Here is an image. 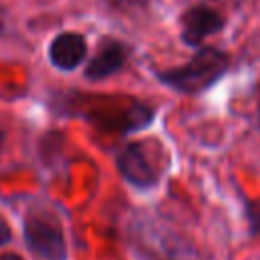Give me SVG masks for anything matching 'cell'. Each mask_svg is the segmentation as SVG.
Segmentation results:
<instances>
[{"mask_svg": "<svg viewBox=\"0 0 260 260\" xmlns=\"http://www.w3.org/2000/svg\"><path fill=\"white\" fill-rule=\"evenodd\" d=\"M230 67V55L217 47H199L195 55L179 67L156 71V79L173 91L185 95H199L211 89Z\"/></svg>", "mask_w": 260, "mask_h": 260, "instance_id": "1", "label": "cell"}, {"mask_svg": "<svg viewBox=\"0 0 260 260\" xmlns=\"http://www.w3.org/2000/svg\"><path fill=\"white\" fill-rule=\"evenodd\" d=\"M26 248L41 260H67V242L61 221L47 209H30L22 221Z\"/></svg>", "mask_w": 260, "mask_h": 260, "instance_id": "2", "label": "cell"}, {"mask_svg": "<svg viewBox=\"0 0 260 260\" xmlns=\"http://www.w3.org/2000/svg\"><path fill=\"white\" fill-rule=\"evenodd\" d=\"M116 167L122 175V179L132 185L138 191H146L158 185L160 171L152 162V156L144 142H128L122 150L116 154Z\"/></svg>", "mask_w": 260, "mask_h": 260, "instance_id": "3", "label": "cell"}, {"mask_svg": "<svg viewBox=\"0 0 260 260\" xmlns=\"http://www.w3.org/2000/svg\"><path fill=\"white\" fill-rule=\"evenodd\" d=\"M179 24H181V32H179L181 41L187 47L199 49L207 37L217 35L219 30H223L225 18L213 6L193 4L187 10H183V14L179 16Z\"/></svg>", "mask_w": 260, "mask_h": 260, "instance_id": "4", "label": "cell"}, {"mask_svg": "<svg viewBox=\"0 0 260 260\" xmlns=\"http://www.w3.org/2000/svg\"><path fill=\"white\" fill-rule=\"evenodd\" d=\"M128 59V47L118 39H102L93 57L87 61L83 75L89 81H102L118 73Z\"/></svg>", "mask_w": 260, "mask_h": 260, "instance_id": "5", "label": "cell"}, {"mask_svg": "<svg viewBox=\"0 0 260 260\" xmlns=\"http://www.w3.org/2000/svg\"><path fill=\"white\" fill-rule=\"evenodd\" d=\"M87 57V41L81 32L65 30L53 37L49 45V61L59 71H75Z\"/></svg>", "mask_w": 260, "mask_h": 260, "instance_id": "6", "label": "cell"}, {"mask_svg": "<svg viewBox=\"0 0 260 260\" xmlns=\"http://www.w3.org/2000/svg\"><path fill=\"white\" fill-rule=\"evenodd\" d=\"M154 116H156V112L152 106L142 104V102H134L126 110L118 112V116L114 118L110 128H116L120 134H132V132L148 128L154 122Z\"/></svg>", "mask_w": 260, "mask_h": 260, "instance_id": "7", "label": "cell"}, {"mask_svg": "<svg viewBox=\"0 0 260 260\" xmlns=\"http://www.w3.org/2000/svg\"><path fill=\"white\" fill-rule=\"evenodd\" d=\"M244 215H246L250 238H258L260 236V199L244 197Z\"/></svg>", "mask_w": 260, "mask_h": 260, "instance_id": "8", "label": "cell"}, {"mask_svg": "<svg viewBox=\"0 0 260 260\" xmlns=\"http://www.w3.org/2000/svg\"><path fill=\"white\" fill-rule=\"evenodd\" d=\"M150 0H108L110 8L116 10V12H122V14H130V12H138V10H144L148 6Z\"/></svg>", "mask_w": 260, "mask_h": 260, "instance_id": "9", "label": "cell"}, {"mask_svg": "<svg viewBox=\"0 0 260 260\" xmlns=\"http://www.w3.org/2000/svg\"><path fill=\"white\" fill-rule=\"evenodd\" d=\"M10 225L4 221V217L0 215V246H4V244H8L10 242Z\"/></svg>", "mask_w": 260, "mask_h": 260, "instance_id": "10", "label": "cell"}, {"mask_svg": "<svg viewBox=\"0 0 260 260\" xmlns=\"http://www.w3.org/2000/svg\"><path fill=\"white\" fill-rule=\"evenodd\" d=\"M0 260H22V256H18L16 252H6L0 256Z\"/></svg>", "mask_w": 260, "mask_h": 260, "instance_id": "11", "label": "cell"}, {"mask_svg": "<svg viewBox=\"0 0 260 260\" xmlns=\"http://www.w3.org/2000/svg\"><path fill=\"white\" fill-rule=\"evenodd\" d=\"M254 91H256V106H258V118H260V83L256 85Z\"/></svg>", "mask_w": 260, "mask_h": 260, "instance_id": "12", "label": "cell"}, {"mask_svg": "<svg viewBox=\"0 0 260 260\" xmlns=\"http://www.w3.org/2000/svg\"><path fill=\"white\" fill-rule=\"evenodd\" d=\"M4 140H6V134H4V130L0 128V152H2V146H4Z\"/></svg>", "mask_w": 260, "mask_h": 260, "instance_id": "13", "label": "cell"}]
</instances>
